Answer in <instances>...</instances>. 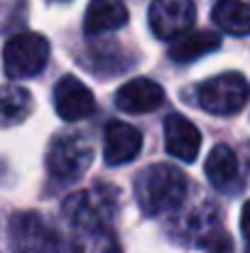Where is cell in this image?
I'll use <instances>...</instances> for the list:
<instances>
[{
  "instance_id": "7",
  "label": "cell",
  "mask_w": 250,
  "mask_h": 253,
  "mask_svg": "<svg viewBox=\"0 0 250 253\" xmlns=\"http://www.w3.org/2000/svg\"><path fill=\"white\" fill-rule=\"evenodd\" d=\"M196 20L194 0H152L150 5V27L157 40L172 42L181 32L191 30Z\"/></svg>"
},
{
  "instance_id": "16",
  "label": "cell",
  "mask_w": 250,
  "mask_h": 253,
  "mask_svg": "<svg viewBox=\"0 0 250 253\" xmlns=\"http://www.w3.org/2000/svg\"><path fill=\"white\" fill-rule=\"evenodd\" d=\"M74 241L71 253H120V246L106 224L93 226H71Z\"/></svg>"
},
{
  "instance_id": "14",
  "label": "cell",
  "mask_w": 250,
  "mask_h": 253,
  "mask_svg": "<svg viewBox=\"0 0 250 253\" xmlns=\"http://www.w3.org/2000/svg\"><path fill=\"white\" fill-rule=\"evenodd\" d=\"M218 47H221V37L216 32H209V30H186L179 37L172 40L169 57L174 62H179V64H189V62H196V59L216 52Z\"/></svg>"
},
{
  "instance_id": "13",
  "label": "cell",
  "mask_w": 250,
  "mask_h": 253,
  "mask_svg": "<svg viewBox=\"0 0 250 253\" xmlns=\"http://www.w3.org/2000/svg\"><path fill=\"white\" fill-rule=\"evenodd\" d=\"M128 22V7L123 0H91L83 15V32L88 37L115 32Z\"/></svg>"
},
{
  "instance_id": "8",
  "label": "cell",
  "mask_w": 250,
  "mask_h": 253,
  "mask_svg": "<svg viewBox=\"0 0 250 253\" xmlns=\"http://www.w3.org/2000/svg\"><path fill=\"white\" fill-rule=\"evenodd\" d=\"M54 111L67 123L83 121L96 111V98H93V93L88 91V86L83 82H79L71 74H67L54 86Z\"/></svg>"
},
{
  "instance_id": "6",
  "label": "cell",
  "mask_w": 250,
  "mask_h": 253,
  "mask_svg": "<svg viewBox=\"0 0 250 253\" xmlns=\"http://www.w3.org/2000/svg\"><path fill=\"white\" fill-rule=\"evenodd\" d=\"M113 209H115V202H113V189L108 184L76 192L64 202V216L71 226L108 224V216L113 214Z\"/></svg>"
},
{
  "instance_id": "4",
  "label": "cell",
  "mask_w": 250,
  "mask_h": 253,
  "mask_svg": "<svg viewBox=\"0 0 250 253\" xmlns=\"http://www.w3.org/2000/svg\"><path fill=\"white\" fill-rule=\"evenodd\" d=\"M93 148L83 135H57L47 150V174L59 184H71L88 169Z\"/></svg>"
},
{
  "instance_id": "10",
  "label": "cell",
  "mask_w": 250,
  "mask_h": 253,
  "mask_svg": "<svg viewBox=\"0 0 250 253\" xmlns=\"http://www.w3.org/2000/svg\"><path fill=\"white\" fill-rule=\"evenodd\" d=\"M165 148L181 163H194L201 148L199 128L181 113H169L165 118Z\"/></svg>"
},
{
  "instance_id": "20",
  "label": "cell",
  "mask_w": 250,
  "mask_h": 253,
  "mask_svg": "<svg viewBox=\"0 0 250 253\" xmlns=\"http://www.w3.org/2000/svg\"><path fill=\"white\" fill-rule=\"evenodd\" d=\"M246 253H250V241H248V249H246Z\"/></svg>"
},
{
  "instance_id": "11",
  "label": "cell",
  "mask_w": 250,
  "mask_h": 253,
  "mask_svg": "<svg viewBox=\"0 0 250 253\" xmlns=\"http://www.w3.org/2000/svg\"><path fill=\"white\" fill-rule=\"evenodd\" d=\"M165 103L162 86L152 79H133L123 84L115 93V106L123 113H150Z\"/></svg>"
},
{
  "instance_id": "19",
  "label": "cell",
  "mask_w": 250,
  "mask_h": 253,
  "mask_svg": "<svg viewBox=\"0 0 250 253\" xmlns=\"http://www.w3.org/2000/svg\"><path fill=\"white\" fill-rule=\"evenodd\" d=\"M241 231L250 241V199L243 204V211H241Z\"/></svg>"
},
{
  "instance_id": "18",
  "label": "cell",
  "mask_w": 250,
  "mask_h": 253,
  "mask_svg": "<svg viewBox=\"0 0 250 253\" xmlns=\"http://www.w3.org/2000/svg\"><path fill=\"white\" fill-rule=\"evenodd\" d=\"M201 246L206 249V253H233V239L223 229H214L201 241Z\"/></svg>"
},
{
  "instance_id": "3",
  "label": "cell",
  "mask_w": 250,
  "mask_h": 253,
  "mask_svg": "<svg viewBox=\"0 0 250 253\" xmlns=\"http://www.w3.org/2000/svg\"><path fill=\"white\" fill-rule=\"evenodd\" d=\"M49 62V42L37 32H22L5 42L2 69L10 79H32Z\"/></svg>"
},
{
  "instance_id": "2",
  "label": "cell",
  "mask_w": 250,
  "mask_h": 253,
  "mask_svg": "<svg viewBox=\"0 0 250 253\" xmlns=\"http://www.w3.org/2000/svg\"><path fill=\"white\" fill-rule=\"evenodd\" d=\"M250 101L248 79L238 72H226L206 79L196 88V103L214 116H233Z\"/></svg>"
},
{
  "instance_id": "17",
  "label": "cell",
  "mask_w": 250,
  "mask_h": 253,
  "mask_svg": "<svg viewBox=\"0 0 250 253\" xmlns=\"http://www.w3.org/2000/svg\"><path fill=\"white\" fill-rule=\"evenodd\" d=\"M32 113V96L22 86L0 88V128H12L27 121Z\"/></svg>"
},
{
  "instance_id": "1",
  "label": "cell",
  "mask_w": 250,
  "mask_h": 253,
  "mask_svg": "<svg viewBox=\"0 0 250 253\" xmlns=\"http://www.w3.org/2000/svg\"><path fill=\"white\" fill-rule=\"evenodd\" d=\"M189 194L186 174L174 165H150L135 177V199L147 216H162L184 204Z\"/></svg>"
},
{
  "instance_id": "15",
  "label": "cell",
  "mask_w": 250,
  "mask_h": 253,
  "mask_svg": "<svg viewBox=\"0 0 250 253\" xmlns=\"http://www.w3.org/2000/svg\"><path fill=\"white\" fill-rule=\"evenodd\" d=\"M211 17L216 27L228 35H236V37L250 35V5L243 0H216Z\"/></svg>"
},
{
  "instance_id": "9",
  "label": "cell",
  "mask_w": 250,
  "mask_h": 253,
  "mask_svg": "<svg viewBox=\"0 0 250 253\" xmlns=\"http://www.w3.org/2000/svg\"><path fill=\"white\" fill-rule=\"evenodd\" d=\"M143 148V133L125 123V121H110L103 133V160L108 165H128L140 155Z\"/></svg>"
},
{
  "instance_id": "12",
  "label": "cell",
  "mask_w": 250,
  "mask_h": 253,
  "mask_svg": "<svg viewBox=\"0 0 250 253\" xmlns=\"http://www.w3.org/2000/svg\"><path fill=\"white\" fill-rule=\"evenodd\" d=\"M206 177L218 192H226V194H236L243 187L238 158H236V153L228 145H216L209 153V158H206Z\"/></svg>"
},
{
  "instance_id": "5",
  "label": "cell",
  "mask_w": 250,
  "mask_h": 253,
  "mask_svg": "<svg viewBox=\"0 0 250 253\" xmlns=\"http://www.w3.org/2000/svg\"><path fill=\"white\" fill-rule=\"evenodd\" d=\"M12 253H62V236L57 229L35 211H20L10 219L7 229Z\"/></svg>"
}]
</instances>
